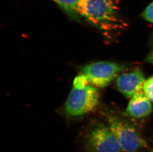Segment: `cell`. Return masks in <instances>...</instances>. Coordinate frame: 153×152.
I'll return each instance as SVG.
<instances>
[{
	"instance_id": "cell-1",
	"label": "cell",
	"mask_w": 153,
	"mask_h": 152,
	"mask_svg": "<svg viewBox=\"0 0 153 152\" xmlns=\"http://www.w3.org/2000/svg\"><path fill=\"white\" fill-rule=\"evenodd\" d=\"M80 18L108 35L126 26L114 0H80L77 7Z\"/></svg>"
},
{
	"instance_id": "cell-2",
	"label": "cell",
	"mask_w": 153,
	"mask_h": 152,
	"mask_svg": "<svg viewBox=\"0 0 153 152\" xmlns=\"http://www.w3.org/2000/svg\"><path fill=\"white\" fill-rule=\"evenodd\" d=\"M100 92L90 84L82 74L74 80L73 86L65 104V113L69 118H77L95 109L100 100Z\"/></svg>"
},
{
	"instance_id": "cell-3",
	"label": "cell",
	"mask_w": 153,
	"mask_h": 152,
	"mask_svg": "<svg viewBox=\"0 0 153 152\" xmlns=\"http://www.w3.org/2000/svg\"><path fill=\"white\" fill-rule=\"evenodd\" d=\"M82 140L85 152H123L119 139L108 125L93 126Z\"/></svg>"
},
{
	"instance_id": "cell-4",
	"label": "cell",
	"mask_w": 153,
	"mask_h": 152,
	"mask_svg": "<svg viewBox=\"0 0 153 152\" xmlns=\"http://www.w3.org/2000/svg\"><path fill=\"white\" fill-rule=\"evenodd\" d=\"M108 123L119 139L123 152H138L146 148V141L132 125L114 116L108 118Z\"/></svg>"
},
{
	"instance_id": "cell-5",
	"label": "cell",
	"mask_w": 153,
	"mask_h": 152,
	"mask_svg": "<svg viewBox=\"0 0 153 152\" xmlns=\"http://www.w3.org/2000/svg\"><path fill=\"white\" fill-rule=\"evenodd\" d=\"M123 70V66L117 63L99 61L85 65L81 74L90 84L103 88L108 86Z\"/></svg>"
},
{
	"instance_id": "cell-6",
	"label": "cell",
	"mask_w": 153,
	"mask_h": 152,
	"mask_svg": "<svg viewBox=\"0 0 153 152\" xmlns=\"http://www.w3.org/2000/svg\"><path fill=\"white\" fill-rule=\"evenodd\" d=\"M145 81L142 71L137 69L117 76L116 84L119 91L124 96L131 98L137 93L143 91Z\"/></svg>"
},
{
	"instance_id": "cell-7",
	"label": "cell",
	"mask_w": 153,
	"mask_h": 152,
	"mask_svg": "<svg viewBox=\"0 0 153 152\" xmlns=\"http://www.w3.org/2000/svg\"><path fill=\"white\" fill-rule=\"evenodd\" d=\"M152 109L151 101L142 91L131 98L126 112L132 118H144L150 114Z\"/></svg>"
},
{
	"instance_id": "cell-8",
	"label": "cell",
	"mask_w": 153,
	"mask_h": 152,
	"mask_svg": "<svg viewBox=\"0 0 153 152\" xmlns=\"http://www.w3.org/2000/svg\"><path fill=\"white\" fill-rule=\"evenodd\" d=\"M71 19L81 21L77 12V7L80 0H53Z\"/></svg>"
},
{
	"instance_id": "cell-9",
	"label": "cell",
	"mask_w": 153,
	"mask_h": 152,
	"mask_svg": "<svg viewBox=\"0 0 153 152\" xmlns=\"http://www.w3.org/2000/svg\"><path fill=\"white\" fill-rule=\"evenodd\" d=\"M143 92L149 100L153 102V76L145 81L143 86Z\"/></svg>"
},
{
	"instance_id": "cell-10",
	"label": "cell",
	"mask_w": 153,
	"mask_h": 152,
	"mask_svg": "<svg viewBox=\"0 0 153 152\" xmlns=\"http://www.w3.org/2000/svg\"><path fill=\"white\" fill-rule=\"evenodd\" d=\"M142 16L145 20L153 23V2L145 9L142 13Z\"/></svg>"
},
{
	"instance_id": "cell-11",
	"label": "cell",
	"mask_w": 153,
	"mask_h": 152,
	"mask_svg": "<svg viewBox=\"0 0 153 152\" xmlns=\"http://www.w3.org/2000/svg\"><path fill=\"white\" fill-rule=\"evenodd\" d=\"M147 61L148 62H149V63H151V64H153V51L152 52H151L149 54V55L148 56Z\"/></svg>"
},
{
	"instance_id": "cell-12",
	"label": "cell",
	"mask_w": 153,
	"mask_h": 152,
	"mask_svg": "<svg viewBox=\"0 0 153 152\" xmlns=\"http://www.w3.org/2000/svg\"></svg>"
}]
</instances>
